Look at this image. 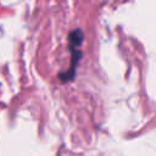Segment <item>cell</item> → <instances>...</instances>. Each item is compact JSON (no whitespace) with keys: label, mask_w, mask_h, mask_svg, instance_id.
<instances>
[{"label":"cell","mask_w":156,"mask_h":156,"mask_svg":"<svg viewBox=\"0 0 156 156\" xmlns=\"http://www.w3.org/2000/svg\"><path fill=\"white\" fill-rule=\"evenodd\" d=\"M83 39H84V34L79 28L69 32V34H68V48H69V52H71V63H69V67L66 72L58 74L61 82H63V83L72 80L76 76L77 66H78L80 57H82L80 46H82Z\"/></svg>","instance_id":"1"}]
</instances>
